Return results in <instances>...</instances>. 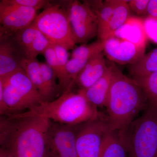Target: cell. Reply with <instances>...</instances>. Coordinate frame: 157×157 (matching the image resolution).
Here are the masks:
<instances>
[{
    "instance_id": "1",
    "label": "cell",
    "mask_w": 157,
    "mask_h": 157,
    "mask_svg": "<svg viewBox=\"0 0 157 157\" xmlns=\"http://www.w3.org/2000/svg\"><path fill=\"white\" fill-rule=\"evenodd\" d=\"M50 121L20 114L1 116L0 149L15 157H44Z\"/></svg>"
},
{
    "instance_id": "2",
    "label": "cell",
    "mask_w": 157,
    "mask_h": 157,
    "mask_svg": "<svg viewBox=\"0 0 157 157\" xmlns=\"http://www.w3.org/2000/svg\"><path fill=\"white\" fill-rule=\"evenodd\" d=\"M148 106L143 90L137 82L117 69L105 105L109 129L125 132L138 114Z\"/></svg>"
},
{
    "instance_id": "3",
    "label": "cell",
    "mask_w": 157,
    "mask_h": 157,
    "mask_svg": "<svg viewBox=\"0 0 157 157\" xmlns=\"http://www.w3.org/2000/svg\"><path fill=\"white\" fill-rule=\"evenodd\" d=\"M73 86H70L54 101L17 114L40 117L54 122L69 125L81 124L104 118L98 107L88 101L81 90L77 93L73 92Z\"/></svg>"
},
{
    "instance_id": "4",
    "label": "cell",
    "mask_w": 157,
    "mask_h": 157,
    "mask_svg": "<svg viewBox=\"0 0 157 157\" xmlns=\"http://www.w3.org/2000/svg\"><path fill=\"white\" fill-rule=\"evenodd\" d=\"M128 157H157V110L148 106L123 132Z\"/></svg>"
},
{
    "instance_id": "5",
    "label": "cell",
    "mask_w": 157,
    "mask_h": 157,
    "mask_svg": "<svg viewBox=\"0 0 157 157\" xmlns=\"http://www.w3.org/2000/svg\"><path fill=\"white\" fill-rule=\"evenodd\" d=\"M0 84L11 115L25 112L45 103L22 68L0 79Z\"/></svg>"
},
{
    "instance_id": "6",
    "label": "cell",
    "mask_w": 157,
    "mask_h": 157,
    "mask_svg": "<svg viewBox=\"0 0 157 157\" xmlns=\"http://www.w3.org/2000/svg\"><path fill=\"white\" fill-rule=\"evenodd\" d=\"M33 23L51 44L61 45L68 50L75 47L67 11L63 6L49 3L37 14Z\"/></svg>"
},
{
    "instance_id": "7",
    "label": "cell",
    "mask_w": 157,
    "mask_h": 157,
    "mask_svg": "<svg viewBox=\"0 0 157 157\" xmlns=\"http://www.w3.org/2000/svg\"><path fill=\"white\" fill-rule=\"evenodd\" d=\"M65 8L76 44L86 43L98 36V16L88 1H70Z\"/></svg>"
},
{
    "instance_id": "8",
    "label": "cell",
    "mask_w": 157,
    "mask_h": 157,
    "mask_svg": "<svg viewBox=\"0 0 157 157\" xmlns=\"http://www.w3.org/2000/svg\"><path fill=\"white\" fill-rule=\"evenodd\" d=\"M79 125L50 121L45 137L44 157H77L76 139Z\"/></svg>"
},
{
    "instance_id": "9",
    "label": "cell",
    "mask_w": 157,
    "mask_h": 157,
    "mask_svg": "<svg viewBox=\"0 0 157 157\" xmlns=\"http://www.w3.org/2000/svg\"><path fill=\"white\" fill-rule=\"evenodd\" d=\"M109 129L105 118L79 125L76 139L77 157H99L104 136Z\"/></svg>"
},
{
    "instance_id": "10",
    "label": "cell",
    "mask_w": 157,
    "mask_h": 157,
    "mask_svg": "<svg viewBox=\"0 0 157 157\" xmlns=\"http://www.w3.org/2000/svg\"><path fill=\"white\" fill-rule=\"evenodd\" d=\"M37 10L33 8L14 5L9 0L0 2L1 39L30 25L36 17Z\"/></svg>"
},
{
    "instance_id": "11",
    "label": "cell",
    "mask_w": 157,
    "mask_h": 157,
    "mask_svg": "<svg viewBox=\"0 0 157 157\" xmlns=\"http://www.w3.org/2000/svg\"><path fill=\"white\" fill-rule=\"evenodd\" d=\"M104 52L108 59L121 65H132L145 54L146 46L111 36L103 40Z\"/></svg>"
},
{
    "instance_id": "12",
    "label": "cell",
    "mask_w": 157,
    "mask_h": 157,
    "mask_svg": "<svg viewBox=\"0 0 157 157\" xmlns=\"http://www.w3.org/2000/svg\"><path fill=\"white\" fill-rule=\"evenodd\" d=\"M118 68L113 64L108 66L104 76L95 84L85 90H80L90 103L95 107H105L108 94Z\"/></svg>"
},
{
    "instance_id": "13",
    "label": "cell",
    "mask_w": 157,
    "mask_h": 157,
    "mask_svg": "<svg viewBox=\"0 0 157 157\" xmlns=\"http://www.w3.org/2000/svg\"><path fill=\"white\" fill-rule=\"evenodd\" d=\"M104 52L90 59L76 77L75 84L80 90L88 88L95 84L106 73L108 65Z\"/></svg>"
},
{
    "instance_id": "14",
    "label": "cell",
    "mask_w": 157,
    "mask_h": 157,
    "mask_svg": "<svg viewBox=\"0 0 157 157\" xmlns=\"http://www.w3.org/2000/svg\"><path fill=\"white\" fill-rule=\"evenodd\" d=\"M99 157H128L124 132L108 130L104 136Z\"/></svg>"
},
{
    "instance_id": "15",
    "label": "cell",
    "mask_w": 157,
    "mask_h": 157,
    "mask_svg": "<svg viewBox=\"0 0 157 157\" xmlns=\"http://www.w3.org/2000/svg\"><path fill=\"white\" fill-rule=\"evenodd\" d=\"M113 36L137 45L146 46L147 38L144 31L143 20L140 18L131 16Z\"/></svg>"
},
{
    "instance_id": "16",
    "label": "cell",
    "mask_w": 157,
    "mask_h": 157,
    "mask_svg": "<svg viewBox=\"0 0 157 157\" xmlns=\"http://www.w3.org/2000/svg\"><path fill=\"white\" fill-rule=\"evenodd\" d=\"M12 43L5 40L0 44V79L3 80L22 69L21 59L16 56Z\"/></svg>"
},
{
    "instance_id": "17",
    "label": "cell",
    "mask_w": 157,
    "mask_h": 157,
    "mask_svg": "<svg viewBox=\"0 0 157 157\" xmlns=\"http://www.w3.org/2000/svg\"><path fill=\"white\" fill-rule=\"evenodd\" d=\"M131 11L128 1L118 0L110 21L101 35L98 36V39L103 41L112 36L131 17Z\"/></svg>"
},
{
    "instance_id": "18",
    "label": "cell",
    "mask_w": 157,
    "mask_h": 157,
    "mask_svg": "<svg viewBox=\"0 0 157 157\" xmlns=\"http://www.w3.org/2000/svg\"><path fill=\"white\" fill-rule=\"evenodd\" d=\"M157 71V48L145 54L135 63L129 65V73L134 79L142 78Z\"/></svg>"
},
{
    "instance_id": "19",
    "label": "cell",
    "mask_w": 157,
    "mask_h": 157,
    "mask_svg": "<svg viewBox=\"0 0 157 157\" xmlns=\"http://www.w3.org/2000/svg\"><path fill=\"white\" fill-rule=\"evenodd\" d=\"M118 0L88 1L97 13L98 17V36H100L106 27L112 17Z\"/></svg>"
},
{
    "instance_id": "20",
    "label": "cell",
    "mask_w": 157,
    "mask_h": 157,
    "mask_svg": "<svg viewBox=\"0 0 157 157\" xmlns=\"http://www.w3.org/2000/svg\"><path fill=\"white\" fill-rule=\"evenodd\" d=\"M43 54L46 59V63L56 74L59 85L61 88L63 93L70 86L74 85V83H71L69 81L66 71L60 65L52 44Z\"/></svg>"
},
{
    "instance_id": "21",
    "label": "cell",
    "mask_w": 157,
    "mask_h": 157,
    "mask_svg": "<svg viewBox=\"0 0 157 157\" xmlns=\"http://www.w3.org/2000/svg\"><path fill=\"white\" fill-rule=\"evenodd\" d=\"M135 80L143 90L149 106L157 110V71Z\"/></svg>"
},
{
    "instance_id": "22",
    "label": "cell",
    "mask_w": 157,
    "mask_h": 157,
    "mask_svg": "<svg viewBox=\"0 0 157 157\" xmlns=\"http://www.w3.org/2000/svg\"><path fill=\"white\" fill-rule=\"evenodd\" d=\"M104 51V42L98 39L88 44H83L73 49L71 58H77L90 60Z\"/></svg>"
},
{
    "instance_id": "23",
    "label": "cell",
    "mask_w": 157,
    "mask_h": 157,
    "mask_svg": "<svg viewBox=\"0 0 157 157\" xmlns=\"http://www.w3.org/2000/svg\"><path fill=\"white\" fill-rule=\"evenodd\" d=\"M38 30V29L33 23L30 25L21 30L15 34V39L25 55L31 47Z\"/></svg>"
},
{
    "instance_id": "24",
    "label": "cell",
    "mask_w": 157,
    "mask_h": 157,
    "mask_svg": "<svg viewBox=\"0 0 157 157\" xmlns=\"http://www.w3.org/2000/svg\"><path fill=\"white\" fill-rule=\"evenodd\" d=\"M51 44L49 40L38 30L33 42L28 51L25 54V57L28 59H36L39 55L44 53Z\"/></svg>"
},
{
    "instance_id": "25",
    "label": "cell",
    "mask_w": 157,
    "mask_h": 157,
    "mask_svg": "<svg viewBox=\"0 0 157 157\" xmlns=\"http://www.w3.org/2000/svg\"><path fill=\"white\" fill-rule=\"evenodd\" d=\"M89 60L71 58L65 67L66 73L69 81L75 84L76 77Z\"/></svg>"
},
{
    "instance_id": "26",
    "label": "cell",
    "mask_w": 157,
    "mask_h": 157,
    "mask_svg": "<svg viewBox=\"0 0 157 157\" xmlns=\"http://www.w3.org/2000/svg\"><path fill=\"white\" fill-rule=\"evenodd\" d=\"M143 22L147 39L157 44V18L147 16Z\"/></svg>"
},
{
    "instance_id": "27",
    "label": "cell",
    "mask_w": 157,
    "mask_h": 157,
    "mask_svg": "<svg viewBox=\"0 0 157 157\" xmlns=\"http://www.w3.org/2000/svg\"><path fill=\"white\" fill-rule=\"evenodd\" d=\"M9 2L24 7L33 8L38 10L45 9L49 4V2L45 0H9Z\"/></svg>"
},
{
    "instance_id": "28",
    "label": "cell",
    "mask_w": 157,
    "mask_h": 157,
    "mask_svg": "<svg viewBox=\"0 0 157 157\" xmlns=\"http://www.w3.org/2000/svg\"><path fill=\"white\" fill-rule=\"evenodd\" d=\"M149 2L150 0H130L128 1V5L131 11L137 15H147Z\"/></svg>"
},
{
    "instance_id": "29",
    "label": "cell",
    "mask_w": 157,
    "mask_h": 157,
    "mask_svg": "<svg viewBox=\"0 0 157 157\" xmlns=\"http://www.w3.org/2000/svg\"><path fill=\"white\" fill-rule=\"evenodd\" d=\"M54 50L55 52L56 55L60 65L63 69H64L69 60V54L67 49L64 47L58 45L52 44Z\"/></svg>"
},
{
    "instance_id": "30",
    "label": "cell",
    "mask_w": 157,
    "mask_h": 157,
    "mask_svg": "<svg viewBox=\"0 0 157 157\" xmlns=\"http://www.w3.org/2000/svg\"><path fill=\"white\" fill-rule=\"evenodd\" d=\"M147 15L157 18V0H150L147 8Z\"/></svg>"
},
{
    "instance_id": "31",
    "label": "cell",
    "mask_w": 157,
    "mask_h": 157,
    "mask_svg": "<svg viewBox=\"0 0 157 157\" xmlns=\"http://www.w3.org/2000/svg\"><path fill=\"white\" fill-rule=\"evenodd\" d=\"M0 157H15L11 153L5 150L0 149Z\"/></svg>"
}]
</instances>
